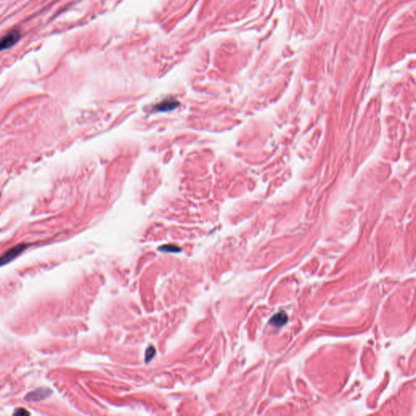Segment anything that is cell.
<instances>
[{
    "mask_svg": "<svg viewBox=\"0 0 416 416\" xmlns=\"http://www.w3.org/2000/svg\"><path fill=\"white\" fill-rule=\"evenodd\" d=\"M21 34L20 32L17 29H13V30L10 31L7 34L4 35L3 37L0 39V52L2 50H7L11 46L17 43L19 40L20 39Z\"/></svg>",
    "mask_w": 416,
    "mask_h": 416,
    "instance_id": "6da1fadb",
    "label": "cell"
},
{
    "mask_svg": "<svg viewBox=\"0 0 416 416\" xmlns=\"http://www.w3.org/2000/svg\"><path fill=\"white\" fill-rule=\"evenodd\" d=\"M28 248L27 244H19L14 246L12 248L9 249L8 251L3 254L0 257V267L5 264H8L11 260L19 256L23 251Z\"/></svg>",
    "mask_w": 416,
    "mask_h": 416,
    "instance_id": "7a4b0ae2",
    "label": "cell"
},
{
    "mask_svg": "<svg viewBox=\"0 0 416 416\" xmlns=\"http://www.w3.org/2000/svg\"><path fill=\"white\" fill-rule=\"evenodd\" d=\"M51 394L50 390L46 388H40L33 390L26 396V399L29 402H37L43 400Z\"/></svg>",
    "mask_w": 416,
    "mask_h": 416,
    "instance_id": "3957f363",
    "label": "cell"
},
{
    "mask_svg": "<svg viewBox=\"0 0 416 416\" xmlns=\"http://www.w3.org/2000/svg\"><path fill=\"white\" fill-rule=\"evenodd\" d=\"M178 105L179 102L177 100L170 98V99H166L159 103L157 106H155V109L159 111H171L176 108Z\"/></svg>",
    "mask_w": 416,
    "mask_h": 416,
    "instance_id": "277c9868",
    "label": "cell"
},
{
    "mask_svg": "<svg viewBox=\"0 0 416 416\" xmlns=\"http://www.w3.org/2000/svg\"><path fill=\"white\" fill-rule=\"evenodd\" d=\"M288 321V316L285 312H279L271 319L270 323L275 327H281L284 325H286V323Z\"/></svg>",
    "mask_w": 416,
    "mask_h": 416,
    "instance_id": "5b68a950",
    "label": "cell"
},
{
    "mask_svg": "<svg viewBox=\"0 0 416 416\" xmlns=\"http://www.w3.org/2000/svg\"><path fill=\"white\" fill-rule=\"evenodd\" d=\"M161 251H165V252H173L177 253L181 251V249L176 246H172V245H167V246H161L159 249Z\"/></svg>",
    "mask_w": 416,
    "mask_h": 416,
    "instance_id": "8992f818",
    "label": "cell"
},
{
    "mask_svg": "<svg viewBox=\"0 0 416 416\" xmlns=\"http://www.w3.org/2000/svg\"><path fill=\"white\" fill-rule=\"evenodd\" d=\"M155 355V349L154 347H149L147 350H146V362H150V360H152L154 356Z\"/></svg>",
    "mask_w": 416,
    "mask_h": 416,
    "instance_id": "52a82bcc",
    "label": "cell"
},
{
    "mask_svg": "<svg viewBox=\"0 0 416 416\" xmlns=\"http://www.w3.org/2000/svg\"><path fill=\"white\" fill-rule=\"evenodd\" d=\"M28 414H29V413H28V412L24 409H16V411L14 412V415H20V416H24V415Z\"/></svg>",
    "mask_w": 416,
    "mask_h": 416,
    "instance_id": "ba28073f",
    "label": "cell"
}]
</instances>
